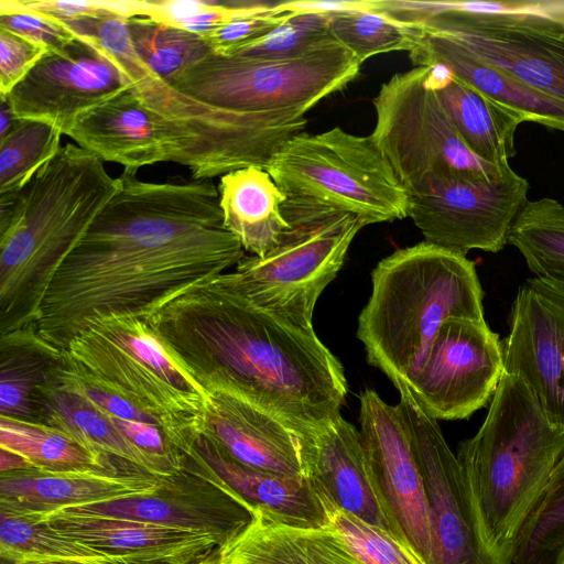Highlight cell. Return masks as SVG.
I'll return each mask as SVG.
<instances>
[{
  "instance_id": "1",
  "label": "cell",
  "mask_w": 564,
  "mask_h": 564,
  "mask_svg": "<svg viewBox=\"0 0 564 564\" xmlns=\"http://www.w3.org/2000/svg\"><path fill=\"white\" fill-rule=\"evenodd\" d=\"M124 169L115 196L57 269L35 326L65 350L111 316L147 319L191 285L246 256L224 226L212 180L154 183Z\"/></svg>"
},
{
  "instance_id": "2",
  "label": "cell",
  "mask_w": 564,
  "mask_h": 564,
  "mask_svg": "<svg viewBox=\"0 0 564 564\" xmlns=\"http://www.w3.org/2000/svg\"><path fill=\"white\" fill-rule=\"evenodd\" d=\"M145 321L207 392L238 394L297 433L340 415L348 391L344 369L314 328L254 306L226 272L191 285Z\"/></svg>"
},
{
  "instance_id": "3",
  "label": "cell",
  "mask_w": 564,
  "mask_h": 564,
  "mask_svg": "<svg viewBox=\"0 0 564 564\" xmlns=\"http://www.w3.org/2000/svg\"><path fill=\"white\" fill-rule=\"evenodd\" d=\"M119 186L104 161L66 143L0 205V335L36 324L57 269Z\"/></svg>"
},
{
  "instance_id": "4",
  "label": "cell",
  "mask_w": 564,
  "mask_h": 564,
  "mask_svg": "<svg viewBox=\"0 0 564 564\" xmlns=\"http://www.w3.org/2000/svg\"><path fill=\"white\" fill-rule=\"evenodd\" d=\"M564 456V426L517 375L505 372L478 432L457 460L492 550L508 564L520 528Z\"/></svg>"
},
{
  "instance_id": "5",
  "label": "cell",
  "mask_w": 564,
  "mask_h": 564,
  "mask_svg": "<svg viewBox=\"0 0 564 564\" xmlns=\"http://www.w3.org/2000/svg\"><path fill=\"white\" fill-rule=\"evenodd\" d=\"M371 281L357 337L368 362L393 384H406L417 373L445 321L485 318L475 263L426 241L382 259Z\"/></svg>"
},
{
  "instance_id": "6",
  "label": "cell",
  "mask_w": 564,
  "mask_h": 564,
  "mask_svg": "<svg viewBox=\"0 0 564 564\" xmlns=\"http://www.w3.org/2000/svg\"><path fill=\"white\" fill-rule=\"evenodd\" d=\"M90 39L155 115L170 143V162L188 167L192 180H212L249 166L265 170L290 139L304 132L306 112L300 109L230 110L176 90L138 58L123 17L97 21Z\"/></svg>"
},
{
  "instance_id": "7",
  "label": "cell",
  "mask_w": 564,
  "mask_h": 564,
  "mask_svg": "<svg viewBox=\"0 0 564 564\" xmlns=\"http://www.w3.org/2000/svg\"><path fill=\"white\" fill-rule=\"evenodd\" d=\"M63 352L74 366L162 422L183 454L198 434L209 393L166 350L147 321L104 318Z\"/></svg>"
},
{
  "instance_id": "8",
  "label": "cell",
  "mask_w": 564,
  "mask_h": 564,
  "mask_svg": "<svg viewBox=\"0 0 564 564\" xmlns=\"http://www.w3.org/2000/svg\"><path fill=\"white\" fill-rule=\"evenodd\" d=\"M282 214L290 227L262 257L245 256L231 285L254 306L302 328H313L316 302L343 267L364 227L352 214L308 199L286 198Z\"/></svg>"
},
{
  "instance_id": "9",
  "label": "cell",
  "mask_w": 564,
  "mask_h": 564,
  "mask_svg": "<svg viewBox=\"0 0 564 564\" xmlns=\"http://www.w3.org/2000/svg\"><path fill=\"white\" fill-rule=\"evenodd\" d=\"M286 198L358 217L364 226L409 217L410 196L370 135L335 127L290 139L267 169Z\"/></svg>"
},
{
  "instance_id": "10",
  "label": "cell",
  "mask_w": 564,
  "mask_h": 564,
  "mask_svg": "<svg viewBox=\"0 0 564 564\" xmlns=\"http://www.w3.org/2000/svg\"><path fill=\"white\" fill-rule=\"evenodd\" d=\"M430 66L393 75L373 99L370 137L409 196L442 177L494 178L509 163H490L464 142L430 80Z\"/></svg>"
},
{
  "instance_id": "11",
  "label": "cell",
  "mask_w": 564,
  "mask_h": 564,
  "mask_svg": "<svg viewBox=\"0 0 564 564\" xmlns=\"http://www.w3.org/2000/svg\"><path fill=\"white\" fill-rule=\"evenodd\" d=\"M361 63L337 41L288 59L208 55L169 83L202 102L238 111L307 112L341 90Z\"/></svg>"
},
{
  "instance_id": "12",
  "label": "cell",
  "mask_w": 564,
  "mask_h": 564,
  "mask_svg": "<svg viewBox=\"0 0 564 564\" xmlns=\"http://www.w3.org/2000/svg\"><path fill=\"white\" fill-rule=\"evenodd\" d=\"M529 189L511 165L494 178L442 177L410 197L409 217L429 243L463 256L496 253L508 243Z\"/></svg>"
},
{
  "instance_id": "13",
  "label": "cell",
  "mask_w": 564,
  "mask_h": 564,
  "mask_svg": "<svg viewBox=\"0 0 564 564\" xmlns=\"http://www.w3.org/2000/svg\"><path fill=\"white\" fill-rule=\"evenodd\" d=\"M397 408L406 426L425 488L432 564H503L489 545L469 497L459 463L437 421L395 383Z\"/></svg>"
},
{
  "instance_id": "14",
  "label": "cell",
  "mask_w": 564,
  "mask_h": 564,
  "mask_svg": "<svg viewBox=\"0 0 564 564\" xmlns=\"http://www.w3.org/2000/svg\"><path fill=\"white\" fill-rule=\"evenodd\" d=\"M421 22L479 59L564 102V23L531 13L447 11Z\"/></svg>"
},
{
  "instance_id": "15",
  "label": "cell",
  "mask_w": 564,
  "mask_h": 564,
  "mask_svg": "<svg viewBox=\"0 0 564 564\" xmlns=\"http://www.w3.org/2000/svg\"><path fill=\"white\" fill-rule=\"evenodd\" d=\"M503 373L501 340L485 318L452 317L441 325L421 369L403 384L429 416L463 420L491 401Z\"/></svg>"
},
{
  "instance_id": "16",
  "label": "cell",
  "mask_w": 564,
  "mask_h": 564,
  "mask_svg": "<svg viewBox=\"0 0 564 564\" xmlns=\"http://www.w3.org/2000/svg\"><path fill=\"white\" fill-rule=\"evenodd\" d=\"M359 433L371 482L393 535L432 564L427 500L421 468L397 405L371 389L359 397Z\"/></svg>"
},
{
  "instance_id": "17",
  "label": "cell",
  "mask_w": 564,
  "mask_h": 564,
  "mask_svg": "<svg viewBox=\"0 0 564 564\" xmlns=\"http://www.w3.org/2000/svg\"><path fill=\"white\" fill-rule=\"evenodd\" d=\"M129 87L119 66L98 46L77 37L46 52L6 98L17 119L36 120L67 134L86 110Z\"/></svg>"
},
{
  "instance_id": "18",
  "label": "cell",
  "mask_w": 564,
  "mask_h": 564,
  "mask_svg": "<svg viewBox=\"0 0 564 564\" xmlns=\"http://www.w3.org/2000/svg\"><path fill=\"white\" fill-rule=\"evenodd\" d=\"M505 372L520 376L551 421L564 426V285L527 279L501 341Z\"/></svg>"
},
{
  "instance_id": "19",
  "label": "cell",
  "mask_w": 564,
  "mask_h": 564,
  "mask_svg": "<svg viewBox=\"0 0 564 564\" xmlns=\"http://www.w3.org/2000/svg\"><path fill=\"white\" fill-rule=\"evenodd\" d=\"M198 434L248 467L305 478L299 433L264 408L231 392L212 391Z\"/></svg>"
},
{
  "instance_id": "20",
  "label": "cell",
  "mask_w": 564,
  "mask_h": 564,
  "mask_svg": "<svg viewBox=\"0 0 564 564\" xmlns=\"http://www.w3.org/2000/svg\"><path fill=\"white\" fill-rule=\"evenodd\" d=\"M299 444L303 475L319 496L393 535L371 482L359 430L340 414L299 433Z\"/></svg>"
},
{
  "instance_id": "21",
  "label": "cell",
  "mask_w": 564,
  "mask_h": 564,
  "mask_svg": "<svg viewBox=\"0 0 564 564\" xmlns=\"http://www.w3.org/2000/svg\"><path fill=\"white\" fill-rule=\"evenodd\" d=\"M184 468L234 494L254 511L284 523L315 528L327 524L319 494L306 478L242 465L202 434L184 452Z\"/></svg>"
},
{
  "instance_id": "22",
  "label": "cell",
  "mask_w": 564,
  "mask_h": 564,
  "mask_svg": "<svg viewBox=\"0 0 564 564\" xmlns=\"http://www.w3.org/2000/svg\"><path fill=\"white\" fill-rule=\"evenodd\" d=\"M31 518L66 538L140 564H188L225 543L210 533L68 509Z\"/></svg>"
},
{
  "instance_id": "23",
  "label": "cell",
  "mask_w": 564,
  "mask_h": 564,
  "mask_svg": "<svg viewBox=\"0 0 564 564\" xmlns=\"http://www.w3.org/2000/svg\"><path fill=\"white\" fill-rule=\"evenodd\" d=\"M170 478L138 468L63 474L37 469L1 473L0 510L40 517L65 508L154 494Z\"/></svg>"
},
{
  "instance_id": "24",
  "label": "cell",
  "mask_w": 564,
  "mask_h": 564,
  "mask_svg": "<svg viewBox=\"0 0 564 564\" xmlns=\"http://www.w3.org/2000/svg\"><path fill=\"white\" fill-rule=\"evenodd\" d=\"M66 135L101 161L124 169L170 162L164 128L130 87L78 116Z\"/></svg>"
},
{
  "instance_id": "25",
  "label": "cell",
  "mask_w": 564,
  "mask_h": 564,
  "mask_svg": "<svg viewBox=\"0 0 564 564\" xmlns=\"http://www.w3.org/2000/svg\"><path fill=\"white\" fill-rule=\"evenodd\" d=\"M34 423L59 430L93 452L161 478L175 475L129 442L79 389L64 358L33 397Z\"/></svg>"
},
{
  "instance_id": "26",
  "label": "cell",
  "mask_w": 564,
  "mask_h": 564,
  "mask_svg": "<svg viewBox=\"0 0 564 564\" xmlns=\"http://www.w3.org/2000/svg\"><path fill=\"white\" fill-rule=\"evenodd\" d=\"M409 56L414 67L443 66L457 78L519 111L527 121L564 132L563 101L479 59L423 22L421 37Z\"/></svg>"
},
{
  "instance_id": "27",
  "label": "cell",
  "mask_w": 564,
  "mask_h": 564,
  "mask_svg": "<svg viewBox=\"0 0 564 564\" xmlns=\"http://www.w3.org/2000/svg\"><path fill=\"white\" fill-rule=\"evenodd\" d=\"M434 91L467 147L482 160L509 163L516 153L517 128L527 119L454 76L443 66H430Z\"/></svg>"
},
{
  "instance_id": "28",
  "label": "cell",
  "mask_w": 564,
  "mask_h": 564,
  "mask_svg": "<svg viewBox=\"0 0 564 564\" xmlns=\"http://www.w3.org/2000/svg\"><path fill=\"white\" fill-rule=\"evenodd\" d=\"M223 545L241 564H361L328 524L292 525L258 510L251 522Z\"/></svg>"
},
{
  "instance_id": "29",
  "label": "cell",
  "mask_w": 564,
  "mask_h": 564,
  "mask_svg": "<svg viewBox=\"0 0 564 564\" xmlns=\"http://www.w3.org/2000/svg\"><path fill=\"white\" fill-rule=\"evenodd\" d=\"M218 193L225 228L251 254L268 253L290 227L282 214L286 196L264 169L249 166L223 175Z\"/></svg>"
},
{
  "instance_id": "30",
  "label": "cell",
  "mask_w": 564,
  "mask_h": 564,
  "mask_svg": "<svg viewBox=\"0 0 564 564\" xmlns=\"http://www.w3.org/2000/svg\"><path fill=\"white\" fill-rule=\"evenodd\" d=\"M63 359L35 324L0 335V416L33 422V397Z\"/></svg>"
},
{
  "instance_id": "31",
  "label": "cell",
  "mask_w": 564,
  "mask_h": 564,
  "mask_svg": "<svg viewBox=\"0 0 564 564\" xmlns=\"http://www.w3.org/2000/svg\"><path fill=\"white\" fill-rule=\"evenodd\" d=\"M0 448L22 456L34 469L52 474L138 468L93 452L54 427L3 416Z\"/></svg>"
},
{
  "instance_id": "32",
  "label": "cell",
  "mask_w": 564,
  "mask_h": 564,
  "mask_svg": "<svg viewBox=\"0 0 564 564\" xmlns=\"http://www.w3.org/2000/svg\"><path fill=\"white\" fill-rule=\"evenodd\" d=\"M0 550L12 564H140L66 538L31 517L1 510Z\"/></svg>"
},
{
  "instance_id": "33",
  "label": "cell",
  "mask_w": 564,
  "mask_h": 564,
  "mask_svg": "<svg viewBox=\"0 0 564 564\" xmlns=\"http://www.w3.org/2000/svg\"><path fill=\"white\" fill-rule=\"evenodd\" d=\"M538 278L564 285V205L557 199H528L508 238Z\"/></svg>"
},
{
  "instance_id": "34",
  "label": "cell",
  "mask_w": 564,
  "mask_h": 564,
  "mask_svg": "<svg viewBox=\"0 0 564 564\" xmlns=\"http://www.w3.org/2000/svg\"><path fill=\"white\" fill-rule=\"evenodd\" d=\"M330 31L362 64L383 53L412 52L421 37L422 22L401 20L375 9L372 0H367L362 9L333 13Z\"/></svg>"
},
{
  "instance_id": "35",
  "label": "cell",
  "mask_w": 564,
  "mask_h": 564,
  "mask_svg": "<svg viewBox=\"0 0 564 564\" xmlns=\"http://www.w3.org/2000/svg\"><path fill=\"white\" fill-rule=\"evenodd\" d=\"M128 31L138 58L165 82L212 54L200 35L148 17L129 18Z\"/></svg>"
},
{
  "instance_id": "36",
  "label": "cell",
  "mask_w": 564,
  "mask_h": 564,
  "mask_svg": "<svg viewBox=\"0 0 564 564\" xmlns=\"http://www.w3.org/2000/svg\"><path fill=\"white\" fill-rule=\"evenodd\" d=\"M63 133L54 126L21 120L0 138V205L9 204L61 149Z\"/></svg>"
},
{
  "instance_id": "37",
  "label": "cell",
  "mask_w": 564,
  "mask_h": 564,
  "mask_svg": "<svg viewBox=\"0 0 564 564\" xmlns=\"http://www.w3.org/2000/svg\"><path fill=\"white\" fill-rule=\"evenodd\" d=\"M564 545V456L519 530L508 564H555Z\"/></svg>"
},
{
  "instance_id": "38",
  "label": "cell",
  "mask_w": 564,
  "mask_h": 564,
  "mask_svg": "<svg viewBox=\"0 0 564 564\" xmlns=\"http://www.w3.org/2000/svg\"><path fill=\"white\" fill-rule=\"evenodd\" d=\"M330 13L291 12L276 28L243 45L234 55L288 59L308 54L336 41L330 31Z\"/></svg>"
},
{
  "instance_id": "39",
  "label": "cell",
  "mask_w": 564,
  "mask_h": 564,
  "mask_svg": "<svg viewBox=\"0 0 564 564\" xmlns=\"http://www.w3.org/2000/svg\"><path fill=\"white\" fill-rule=\"evenodd\" d=\"M332 527L361 564H425L417 554L390 532L340 510L319 496Z\"/></svg>"
},
{
  "instance_id": "40",
  "label": "cell",
  "mask_w": 564,
  "mask_h": 564,
  "mask_svg": "<svg viewBox=\"0 0 564 564\" xmlns=\"http://www.w3.org/2000/svg\"><path fill=\"white\" fill-rule=\"evenodd\" d=\"M260 4L253 1L145 0L144 17L203 35Z\"/></svg>"
},
{
  "instance_id": "41",
  "label": "cell",
  "mask_w": 564,
  "mask_h": 564,
  "mask_svg": "<svg viewBox=\"0 0 564 564\" xmlns=\"http://www.w3.org/2000/svg\"><path fill=\"white\" fill-rule=\"evenodd\" d=\"M0 11L39 12L62 22L105 15L144 17L145 0H1Z\"/></svg>"
},
{
  "instance_id": "42",
  "label": "cell",
  "mask_w": 564,
  "mask_h": 564,
  "mask_svg": "<svg viewBox=\"0 0 564 564\" xmlns=\"http://www.w3.org/2000/svg\"><path fill=\"white\" fill-rule=\"evenodd\" d=\"M291 11L281 3L261 4L253 11L214 29L203 35L213 54L231 56L240 47L276 28Z\"/></svg>"
},
{
  "instance_id": "43",
  "label": "cell",
  "mask_w": 564,
  "mask_h": 564,
  "mask_svg": "<svg viewBox=\"0 0 564 564\" xmlns=\"http://www.w3.org/2000/svg\"><path fill=\"white\" fill-rule=\"evenodd\" d=\"M0 28L44 47L59 50L77 39L62 21L39 12L0 11Z\"/></svg>"
},
{
  "instance_id": "44",
  "label": "cell",
  "mask_w": 564,
  "mask_h": 564,
  "mask_svg": "<svg viewBox=\"0 0 564 564\" xmlns=\"http://www.w3.org/2000/svg\"><path fill=\"white\" fill-rule=\"evenodd\" d=\"M46 52L44 47L0 28V97L8 96Z\"/></svg>"
},
{
  "instance_id": "45",
  "label": "cell",
  "mask_w": 564,
  "mask_h": 564,
  "mask_svg": "<svg viewBox=\"0 0 564 564\" xmlns=\"http://www.w3.org/2000/svg\"><path fill=\"white\" fill-rule=\"evenodd\" d=\"M188 564H241L240 561L228 552L223 544L217 545L206 554Z\"/></svg>"
},
{
  "instance_id": "46",
  "label": "cell",
  "mask_w": 564,
  "mask_h": 564,
  "mask_svg": "<svg viewBox=\"0 0 564 564\" xmlns=\"http://www.w3.org/2000/svg\"><path fill=\"white\" fill-rule=\"evenodd\" d=\"M34 469L33 466L22 456L10 451L0 448L1 473Z\"/></svg>"
},
{
  "instance_id": "47",
  "label": "cell",
  "mask_w": 564,
  "mask_h": 564,
  "mask_svg": "<svg viewBox=\"0 0 564 564\" xmlns=\"http://www.w3.org/2000/svg\"><path fill=\"white\" fill-rule=\"evenodd\" d=\"M1 111H0V138L4 137L18 122L14 113L11 110L6 98H0Z\"/></svg>"
},
{
  "instance_id": "48",
  "label": "cell",
  "mask_w": 564,
  "mask_h": 564,
  "mask_svg": "<svg viewBox=\"0 0 564 564\" xmlns=\"http://www.w3.org/2000/svg\"><path fill=\"white\" fill-rule=\"evenodd\" d=\"M13 564H73V563H62V562H23V563H13Z\"/></svg>"
},
{
  "instance_id": "49",
  "label": "cell",
  "mask_w": 564,
  "mask_h": 564,
  "mask_svg": "<svg viewBox=\"0 0 564 564\" xmlns=\"http://www.w3.org/2000/svg\"><path fill=\"white\" fill-rule=\"evenodd\" d=\"M555 564H564V545L558 554V557L556 560V563Z\"/></svg>"
}]
</instances>
